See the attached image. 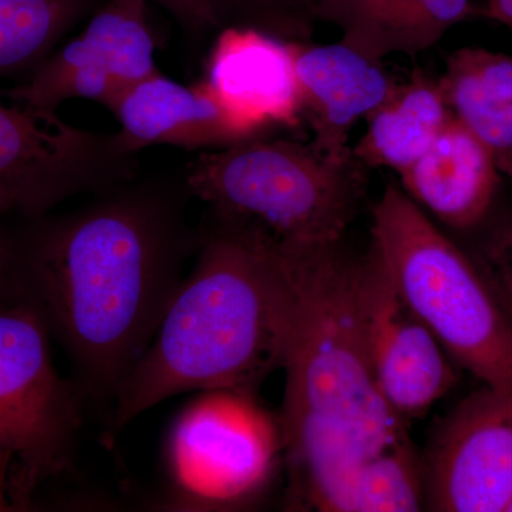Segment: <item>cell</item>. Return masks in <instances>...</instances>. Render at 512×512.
Listing matches in <instances>:
<instances>
[{
  "instance_id": "27",
  "label": "cell",
  "mask_w": 512,
  "mask_h": 512,
  "mask_svg": "<svg viewBox=\"0 0 512 512\" xmlns=\"http://www.w3.org/2000/svg\"><path fill=\"white\" fill-rule=\"evenodd\" d=\"M507 512H512V501H511L510 507H508Z\"/></svg>"
},
{
  "instance_id": "8",
  "label": "cell",
  "mask_w": 512,
  "mask_h": 512,
  "mask_svg": "<svg viewBox=\"0 0 512 512\" xmlns=\"http://www.w3.org/2000/svg\"><path fill=\"white\" fill-rule=\"evenodd\" d=\"M134 156L117 133L0 101V217L37 220L76 195L124 184L136 171Z\"/></svg>"
},
{
  "instance_id": "19",
  "label": "cell",
  "mask_w": 512,
  "mask_h": 512,
  "mask_svg": "<svg viewBox=\"0 0 512 512\" xmlns=\"http://www.w3.org/2000/svg\"><path fill=\"white\" fill-rule=\"evenodd\" d=\"M451 117L439 79L416 70L366 117V133L352 147L353 154L367 168L402 174L433 146Z\"/></svg>"
},
{
  "instance_id": "12",
  "label": "cell",
  "mask_w": 512,
  "mask_h": 512,
  "mask_svg": "<svg viewBox=\"0 0 512 512\" xmlns=\"http://www.w3.org/2000/svg\"><path fill=\"white\" fill-rule=\"evenodd\" d=\"M202 82L249 137H258L266 128L301 124L293 42L265 30H222Z\"/></svg>"
},
{
  "instance_id": "22",
  "label": "cell",
  "mask_w": 512,
  "mask_h": 512,
  "mask_svg": "<svg viewBox=\"0 0 512 512\" xmlns=\"http://www.w3.org/2000/svg\"><path fill=\"white\" fill-rule=\"evenodd\" d=\"M183 23L184 26L201 32L214 28L220 22V0H154Z\"/></svg>"
},
{
  "instance_id": "1",
  "label": "cell",
  "mask_w": 512,
  "mask_h": 512,
  "mask_svg": "<svg viewBox=\"0 0 512 512\" xmlns=\"http://www.w3.org/2000/svg\"><path fill=\"white\" fill-rule=\"evenodd\" d=\"M20 299L59 340L87 396L113 403L183 282L191 245L173 207L120 192L15 238Z\"/></svg>"
},
{
  "instance_id": "20",
  "label": "cell",
  "mask_w": 512,
  "mask_h": 512,
  "mask_svg": "<svg viewBox=\"0 0 512 512\" xmlns=\"http://www.w3.org/2000/svg\"><path fill=\"white\" fill-rule=\"evenodd\" d=\"M89 0H0V76L33 72Z\"/></svg>"
},
{
  "instance_id": "6",
  "label": "cell",
  "mask_w": 512,
  "mask_h": 512,
  "mask_svg": "<svg viewBox=\"0 0 512 512\" xmlns=\"http://www.w3.org/2000/svg\"><path fill=\"white\" fill-rule=\"evenodd\" d=\"M50 340L29 303L0 305V453L12 464L13 510L72 468L83 427L87 394L59 375Z\"/></svg>"
},
{
  "instance_id": "5",
  "label": "cell",
  "mask_w": 512,
  "mask_h": 512,
  "mask_svg": "<svg viewBox=\"0 0 512 512\" xmlns=\"http://www.w3.org/2000/svg\"><path fill=\"white\" fill-rule=\"evenodd\" d=\"M365 164L333 160L312 144L258 137L202 153L187 185L222 220L264 229L279 241L345 237L367 190Z\"/></svg>"
},
{
  "instance_id": "14",
  "label": "cell",
  "mask_w": 512,
  "mask_h": 512,
  "mask_svg": "<svg viewBox=\"0 0 512 512\" xmlns=\"http://www.w3.org/2000/svg\"><path fill=\"white\" fill-rule=\"evenodd\" d=\"M111 113L121 126L117 131L121 146L133 154L163 144L195 150L228 147L252 138L207 84L183 86L160 72L131 87Z\"/></svg>"
},
{
  "instance_id": "2",
  "label": "cell",
  "mask_w": 512,
  "mask_h": 512,
  "mask_svg": "<svg viewBox=\"0 0 512 512\" xmlns=\"http://www.w3.org/2000/svg\"><path fill=\"white\" fill-rule=\"evenodd\" d=\"M288 318L276 238L218 218L146 353L114 397L110 430L124 429L181 393H255L284 367Z\"/></svg>"
},
{
  "instance_id": "7",
  "label": "cell",
  "mask_w": 512,
  "mask_h": 512,
  "mask_svg": "<svg viewBox=\"0 0 512 512\" xmlns=\"http://www.w3.org/2000/svg\"><path fill=\"white\" fill-rule=\"evenodd\" d=\"M284 458L281 421L254 393L200 392L171 426L165 464L178 504L239 507L265 490Z\"/></svg>"
},
{
  "instance_id": "18",
  "label": "cell",
  "mask_w": 512,
  "mask_h": 512,
  "mask_svg": "<svg viewBox=\"0 0 512 512\" xmlns=\"http://www.w3.org/2000/svg\"><path fill=\"white\" fill-rule=\"evenodd\" d=\"M439 83L454 117L512 177V55L463 47L447 57Z\"/></svg>"
},
{
  "instance_id": "9",
  "label": "cell",
  "mask_w": 512,
  "mask_h": 512,
  "mask_svg": "<svg viewBox=\"0 0 512 512\" xmlns=\"http://www.w3.org/2000/svg\"><path fill=\"white\" fill-rule=\"evenodd\" d=\"M158 72L147 0H110L10 97L42 113L55 114L60 104L73 99L97 101L111 110L131 87Z\"/></svg>"
},
{
  "instance_id": "11",
  "label": "cell",
  "mask_w": 512,
  "mask_h": 512,
  "mask_svg": "<svg viewBox=\"0 0 512 512\" xmlns=\"http://www.w3.org/2000/svg\"><path fill=\"white\" fill-rule=\"evenodd\" d=\"M360 302L377 389L404 423L420 419L456 384V369L404 301L372 242L363 258Z\"/></svg>"
},
{
  "instance_id": "13",
  "label": "cell",
  "mask_w": 512,
  "mask_h": 512,
  "mask_svg": "<svg viewBox=\"0 0 512 512\" xmlns=\"http://www.w3.org/2000/svg\"><path fill=\"white\" fill-rule=\"evenodd\" d=\"M293 55L312 147L333 160L353 157L350 128L379 107L397 84L380 62L342 42H293Z\"/></svg>"
},
{
  "instance_id": "3",
  "label": "cell",
  "mask_w": 512,
  "mask_h": 512,
  "mask_svg": "<svg viewBox=\"0 0 512 512\" xmlns=\"http://www.w3.org/2000/svg\"><path fill=\"white\" fill-rule=\"evenodd\" d=\"M288 286L279 414L291 493L311 478L406 439L377 389L360 302L363 258L342 239L279 241Z\"/></svg>"
},
{
  "instance_id": "26",
  "label": "cell",
  "mask_w": 512,
  "mask_h": 512,
  "mask_svg": "<svg viewBox=\"0 0 512 512\" xmlns=\"http://www.w3.org/2000/svg\"><path fill=\"white\" fill-rule=\"evenodd\" d=\"M10 460L8 456L0 453V511H12L9 498Z\"/></svg>"
},
{
  "instance_id": "4",
  "label": "cell",
  "mask_w": 512,
  "mask_h": 512,
  "mask_svg": "<svg viewBox=\"0 0 512 512\" xmlns=\"http://www.w3.org/2000/svg\"><path fill=\"white\" fill-rule=\"evenodd\" d=\"M370 234L404 301L450 359L512 392V325L480 269L394 184L373 207Z\"/></svg>"
},
{
  "instance_id": "21",
  "label": "cell",
  "mask_w": 512,
  "mask_h": 512,
  "mask_svg": "<svg viewBox=\"0 0 512 512\" xmlns=\"http://www.w3.org/2000/svg\"><path fill=\"white\" fill-rule=\"evenodd\" d=\"M235 8L271 35L305 39L315 19V0H232Z\"/></svg>"
},
{
  "instance_id": "23",
  "label": "cell",
  "mask_w": 512,
  "mask_h": 512,
  "mask_svg": "<svg viewBox=\"0 0 512 512\" xmlns=\"http://www.w3.org/2000/svg\"><path fill=\"white\" fill-rule=\"evenodd\" d=\"M20 301L15 238L0 228V305Z\"/></svg>"
},
{
  "instance_id": "24",
  "label": "cell",
  "mask_w": 512,
  "mask_h": 512,
  "mask_svg": "<svg viewBox=\"0 0 512 512\" xmlns=\"http://www.w3.org/2000/svg\"><path fill=\"white\" fill-rule=\"evenodd\" d=\"M498 271L495 278L488 281L498 301L512 325V238L508 241L507 247L501 251L500 259L497 261Z\"/></svg>"
},
{
  "instance_id": "16",
  "label": "cell",
  "mask_w": 512,
  "mask_h": 512,
  "mask_svg": "<svg viewBox=\"0 0 512 512\" xmlns=\"http://www.w3.org/2000/svg\"><path fill=\"white\" fill-rule=\"evenodd\" d=\"M313 12L342 30L340 42L376 62L424 52L477 15L471 0H315Z\"/></svg>"
},
{
  "instance_id": "25",
  "label": "cell",
  "mask_w": 512,
  "mask_h": 512,
  "mask_svg": "<svg viewBox=\"0 0 512 512\" xmlns=\"http://www.w3.org/2000/svg\"><path fill=\"white\" fill-rule=\"evenodd\" d=\"M483 12L488 18L503 23L512 32V0H487Z\"/></svg>"
},
{
  "instance_id": "15",
  "label": "cell",
  "mask_w": 512,
  "mask_h": 512,
  "mask_svg": "<svg viewBox=\"0 0 512 512\" xmlns=\"http://www.w3.org/2000/svg\"><path fill=\"white\" fill-rule=\"evenodd\" d=\"M498 173L493 153L453 114L433 146L400 177L417 205L448 227L468 229L490 210Z\"/></svg>"
},
{
  "instance_id": "10",
  "label": "cell",
  "mask_w": 512,
  "mask_h": 512,
  "mask_svg": "<svg viewBox=\"0 0 512 512\" xmlns=\"http://www.w3.org/2000/svg\"><path fill=\"white\" fill-rule=\"evenodd\" d=\"M423 464L424 507L507 512L512 501V392L483 384L451 410Z\"/></svg>"
},
{
  "instance_id": "17",
  "label": "cell",
  "mask_w": 512,
  "mask_h": 512,
  "mask_svg": "<svg viewBox=\"0 0 512 512\" xmlns=\"http://www.w3.org/2000/svg\"><path fill=\"white\" fill-rule=\"evenodd\" d=\"M299 507L326 512L423 510V464L409 439L320 474L291 493Z\"/></svg>"
}]
</instances>
